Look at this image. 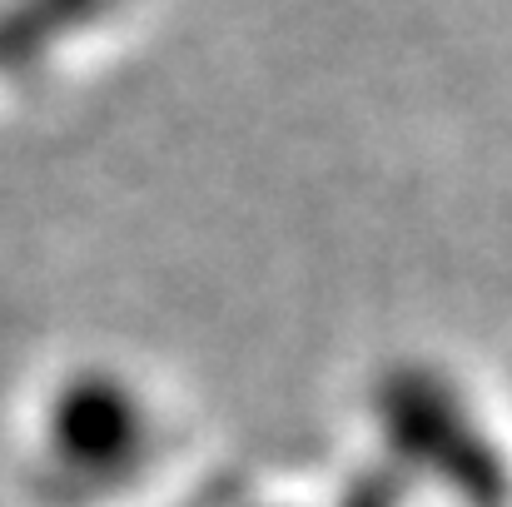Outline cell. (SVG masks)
Listing matches in <instances>:
<instances>
[{
  "label": "cell",
  "mask_w": 512,
  "mask_h": 507,
  "mask_svg": "<svg viewBox=\"0 0 512 507\" xmlns=\"http://www.w3.org/2000/svg\"><path fill=\"white\" fill-rule=\"evenodd\" d=\"M403 438H413L423 448V458L463 488L468 503L478 507L503 503L508 473H503L498 453L468 428V418H458V408H443V398L403 408Z\"/></svg>",
  "instance_id": "1"
},
{
  "label": "cell",
  "mask_w": 512,
  "mask_h": 507,
  "mask_svg": "<svg viewBox=\"0 0 512 507\" xmlns=\"http://www.w3.org/2000/svg\"><path fill=\"white\" fill-rule=\"evenodd\" d=\"M55 443H60V458L85 473H120L135 458V418L120 403L80 398L60 413Z\"/></svg>",
  "instance_id": "2"
}]
</instances>
